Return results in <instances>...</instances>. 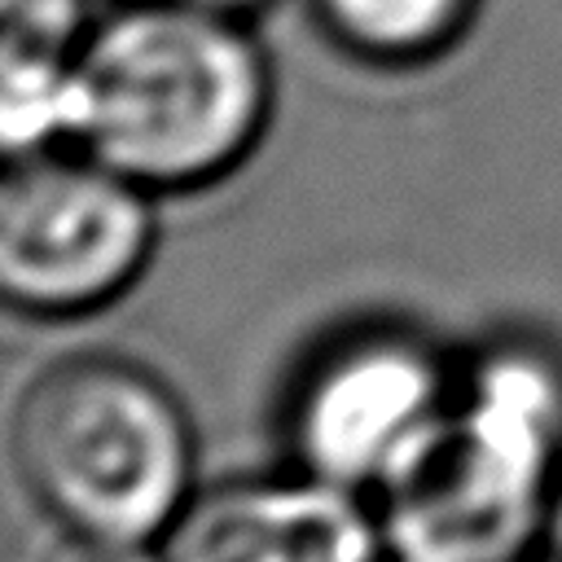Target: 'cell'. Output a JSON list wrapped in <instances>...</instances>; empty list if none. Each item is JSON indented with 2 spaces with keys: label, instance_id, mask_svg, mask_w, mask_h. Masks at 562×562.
Instances as JSON below:
<instances>
[{
  "label": "cell",
  "instance_id": "cell-11",
  "mask_svg": "<svg viewBox=\"0 0 562 562\" xmlns=\"http://www.w3.org/2000/svg\"><path fill=\"white\" fill-rule=\"evenodd\" d=\"M180 4H193V9H206V13H220V18H237L241 22V13H250V9H259L268 0H180Z\"/></svg>",
  "mask_w": 562,
  "mask_h": 562
},
{
  "label": "cell",
  "instance_id": "cell-9",
  "mask_svg": "<svg viewBox=\"0 0 562 562\" xmlns=\"http://www.w3.org/2000/svg\"><path fill=\"white\" fill-rule=\"evenodd\" d=\"M4 9V48L26 53H66L83 48L88 0H0Z\"/></svg>",
  "mask_w": 562,
  "mask_h": 562
},
{
  "label": "cell",
  "instance_id": "cell-6",
  "mask_svg": "<svg viewBox=\"0 0 562 562\" xmlns=\"http://www.w3.org/2000/svg\"><path fill=\"white\" fill-rule=\"evenodd\" d=\"M171 562H386L382 531L347 487L228 483L180 514Z\"/></svg>",
  "mask_w": 562,
  "mask_h": 562
},
{
  "label": "cell",
  "instance_id": "cell-1",
  "mask_svg": "<svg viewBox=\"0 0 562 562\" xmlns=\"http://www.w3.org/2000/svg\"><path fill=\"white\" fill-rule=\"evenodd\" d=\"M79 149L140 189H198L237 167L268 119V66L237 18L132 4L79 48Z\"/></svg>",
  "mask_w": 562,
  "mask_h": 562
},
{
  "label": "cell",
  "instance_id": "cell-10",
  "mask_svg": "<svg viewBox=\"0 0 562 562\" xmlns=\"http://www.w3.org/2000/svg\"><path fill=\"white\" fill-rule=\"evenodd\" d=\"M40 562H149V558L136 553L132 540H110V536L75 531L70 540H57Z\"/></svg>",
  "mask_w": 562,
  "mask_h": 562
},
{
  "label": "cell",
  "instance_id": "cell-4",
  "mask_svg": "<svg viewBox=\"0 0 562 562\" xmlns=\"http://www.w3.org/2000/svg\"><path fill=\"white\" fill-rule=\"evenodd\" d=\"M154 246L145 189L97 158H13L0 189V285L35 316L101 307L136 281Z\"/></svg>",
  "mask_w": 562,
  "mask_h": 562
},
{
  "label": "cell",
  "instance_id": "cell-8",
  "mask_svg": "<svg viewBox=\"0 0 562 562\" xmlns=\"http://www.w3.org/2000/svg\"><path fill=\"white\" fill-rule=\"evenodd\" d=\"M79 53H0V136L9 162L79 140Z\"/></svg>",
  "mask_w": 562,
  "mask_h": 562
},
{
  "label": "cell",
  "instance_id": "cell-7",
  "mask_svg": "<svg viewBox=\"0 0 562 562\" xmlns=\"http://www.w3.org/2000/svg\"><path fill=\"white\" fill-rule=\"evenodd\" d=\"M312 9L347 53L413 66L443 53L465 31L474 0H312Z\"/></svg>",
  "mask_w": 562,
  "mask_h": 562
},
{
  "label": "cell",
  "instance_id": "cell-5",
  "mask_svg": "<svg viewBox=\"0 0 562 562\" xmlns=\"http://www.w3.org/2000/svg\"><path fill=\"white\" fill-rule=\"evenodd\" d=\"M443 408V364L422 338L360 329L316 356L294 391L290 435L316 479L382 487Z\"/></svg>",
  "mask_w": 562,
  "mask_h": 562
},
{
  "label": "cell",
  "instance_id": "cell-2",
  "mask_svg": "<svg viewBox=\"0 0 562 562\" xmlns=\"http://www.w3.org/2000/svg\"><path fill=\"white\" fill-rule=\"evenodd\" d=\"M558 465L562 369L536 347H501L382 483L386 544L404 562H518Z\"/></svg>",
  "mask_w": 562,
  "mask_h": 562
},
{
  "label": "cell",
  "instance_id": "cell-3",
  "mask_svg": "<svg viewBox=\"0 0 562 562\" xmlns=\"http://www.w3.org/2000/svg\"><path fill=\"white\" fill-rule=\"evenodd\" d=\"M13 457L35 501L70 531L140 540L180 509L193 443L154 373L119 356H75L26 386Z\"/></svg>",
  "mask_w": 562,
  "mask_h": 562
}]
</instances>
